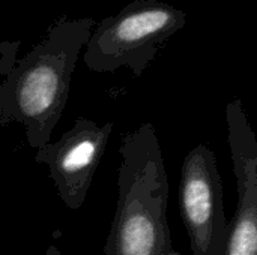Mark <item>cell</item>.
Listing matches in <instances>:
<instances>
[{"label": "cell", "instance_id": "cell-7", "mask_svg": "<svg viewBox=\"0 0 257 255\" xmlns=\"http://www.w3.org/2000/svg\"><path fill=\"white\" fill-rule=\"evenodd\" d=\"M45 255H62V252L57 249V246L50 245V246H48V249H47V252H45Z\"/></svg>", "mask_w": 257, "mask_h": 255}, {"label": "cell", "instance_id": "cell-4", "mask_svg": "<svg viewBox=\"0 0 257 255\" xmlns=\"http://www.w3.org/2000/svg\"><path fill=\"white\" fill-rule=\"evenodd\" d=\"M223 180L215 153L205 144L184 159L179 182V210L193 255H223L229 221L224 213Z\"/></svg>", "mask_w": 257, "mask_h": 255}, {"label": "cell", "instance_id": "cell-1", "mask_svg": "<svg viewBox=\"0 0 257 255\" xmlns=\"http://www.w3.org/2000/svg\"><path fill=\"white\" fill-rule=\"evenodd\" d=\"M96 24L93 18H59L6 72L0 84V125L21 123L30 147L50 143L68 102L78 56Z\"/></svg>", "mask_w": 257, "mask_h": 255}, {"label": "cell", "instance_id": "cell-5", "mask_svg": "<svg viewBox=\"0 0 257 255\" xmlns=\"http://www.w3.org/2000/svg\"><path fill=\"white\" fill-rule=\"evenodd\" d=\"M111 132V122L98 125L78 117L56 143L38 149L35 161L48 165L59 197L68 209L83 206Z\"/></svg>", "mask_w": 257, "mask_h": 255}, {"label": "cell", "instance_id": "cell-6", "mask_svg": "<svg viewBox=\"0 0 257 255\" xmlns=\"http://www.w3.org/2000/svg\"><path fill=\"white\" fill-rule=\"evenodd\" d=\"M227 137L238 185V206L223 255H257V140L241 99L226 107Z\"/></svg>", "mask_w": 257, "mask_h": 255}, {"label": "cell", "instance_id": "cell-3", "mask_svg": "<svg viewBox=\"0 0 257 255\" xmlns=\"http://www.w3.org/2000/svg\"><path fill=\"white\" fill-rule=\"evenodd\" d=\"M187 24V14L164 0H134L92 30L83 56L98 74L130 68L142 77L161 45Z\"/></svg>", "mask_w": 257, "mask_h": 255}, {"label": "cell", "instance_id": "cell-2", "mask_svg": "<svg viewBox=\"0 0 257 255\" xmlns=\"http://www.w3.org/2000/svg\"><path fill=\"white\" fill-rule=\"evenodd\" d=\"M119 152V197L104 255H176L167 222L169 179L154 125L128 132Z\"/></svg>", "mask_w": 257, "mask_h": 255}]
</instances>
